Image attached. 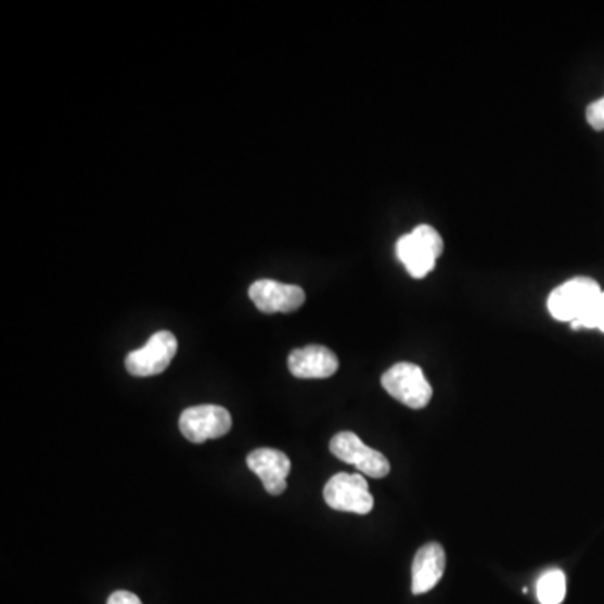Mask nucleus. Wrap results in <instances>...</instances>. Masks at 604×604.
I'll return each mask as SVG.
<instances>
[{
	"label": "nucleus",
	"instance_id": "nucleus-5",
	"mask_svg": "<svg viewBox=\"0 0 604 604\" xmlns=\"http://www.w3.org/2000/svg\"><path fill=\"white\" fill-rule=\"evenodd\" d=\"M232 428V416L219 404L187 408L180 415V432L192 444H204L223 437Z\"/></svg>",
	"mask_w": 604,
	"mask_h": 604
},
{
	"label": "nucleus",
	"instance_id": "nucleus-12",
	"mask_svg": "<svg viewBox=\"0 0 604 604\" xmlns=\"http://www.w3.org/2000/svg\"><path fill=\"white\" fill-rule=\"evenodd\" d=\"M538 600L541 604H561L566 597V576L561 569H551L539 578Z\"/></svg>",
	"mask_w": 604,
	"mask_h": 604
},
{
	"label": "nucleus",
	"instance_id": "nucleus-10",
	"mask_svg": "<svg viewBox=\"0 0 604 604\" xmlns=\"http://www.w3.org/2000/svg\"><path fill=\"white\" fill-rule=\"evenodd\" d=\"M287 364L291 373L300 380L330 378L339 368L336 355L319 345L294 349L287 358Z\"/></svg>",
	"mask_w": 604,
	"mask_h": 604
},
{
	"label": "nucleus",
	"instance_id": "nucleus-14",
	"mask_svg": "<svg viewBox=\"0 0 604 604\" xmlns=\"http://www.w3.org/2000/svg\"><path fill=\"white\" fill-rule=\"evenodd\" d=\"M586 119L596 131H604V98L591 103L586 108Z\"/></svg>",
	"mask_w": 604,
	"mask_h": 604
},
{
	"label": "nucleus",
	"instance_id": "nucleus-4",
	"mask_svg": "<svg viewBox=\"0 0 604 604\" xmlns=\"http://www.w3.org/2000/svg\"><path fill=\"white\" fill-rule=\"evenodd\" d=\"M324 501L334 511L367 515L373 511L375 499L371 496L367 478L361 474H336L324 487Z\"/></svg>",
	"mask_w": 604,
	"mask_h": 604
},
{
	"label": "nucleus",
	"instance_id": "nucleus-2",
	"mask_svg": "<svg viewBox=\"0 0 604 604\" xmlns=\"http://www.w3.org/2000/svg\"><path fill=\"white\" fill-rule=\"evenodd\" d=\"M444 253V241L430 226H419L397 242V256L408 274L423 279L435 269Z\"/></svg>",
	"mask_w": 604,
	"mask_h": 604
},
{
	"label": "nucleus",
	"instance_id": "nucleus-11",
	"mask_svg": "<svg viewBox=\"0 0 604 604\" xmlns=\"http://www.w3.org/2000/svg\"><path fill=\"white\" fill-rule=\"evenodd\" d=\"M446 551L437 542L422 545L412 567V593L425 594L434 590L446 573Z\"/></svg>",
	"mask_w": 604,
	"mask_h": 604
},
{
	"label": "nucleus",
	"instance_id": "nucleus-13",
	"mask_svg": "<svg viewBox=\"0 0 604 604\" xmlns=\"http://www.w3.org/2000/svg\"><path fill=\"white\" fill-rule=\"evenodd\" d=\"M571 327L575 331L600 330L604 333V291L601 293L600 299H597L594 308L591 309L590 314L582 318L581 321H575V323H571Z\"/></svg>",
	"mask_w": 604,
	"mask_h": 604
},
{
	"label": "nucleus",
	"instance_id": "nucleus-3",
	"mask_svg": "<svg viewBox=\"0 0 604 604\" xmlns=\"http://www.w3.org/2000/svg\"><path fill=\"white\" fill-rule=\"evenodd\" d=\"M382 385L395 400L412 410H422L434 397V389L422 368L413 363H397L389 368L382 376Z\"/></svg>",
	"mask_w": 604,
	"mask_h": 604
},
{
	"label": "nucleus",
	"instance_id": "nucleus-6",
	"mask_svg": "<svg viewBox=\"0 0 604 604\" xmlns=\"http://www.w3.org/2000/svg\"><path fill=\"white\" fill-rule=\"evenodd\" d=\"M177 349H179V342L175 334L170 331H158L150 337L143 348L128 355L125 360L128 373L133 376L159 375L170 367Z\"/></svg>",
	"mask_w": 604,
	"mask_h": 604
},
{
	"label": "nucleus",
	"instance_id": "nucleus-15",
	"mask_svg": "<svg viewBox=\"0 0 604 604\" xmlns=\"http://www.w3.org/2000/svg\"><path fill=\"white\" fill-rule=\"evenodd\" d=\"M106 604H143L140 597L130 591H115L112 596L108 597V603Z\"/></svg>",
	"mask_w": 604,
	"mask_h": 604
},
{
	"label": "nucleus",
	"instance_id": "nucleus-9",
	"mask_svg": "<svg viewBox=\"0 0 604 604\" xmlns=\"http://www.w3.org/2000/svg\"><path fill=\"white\" fill-rule=\"evenodd\" d=\"M247 465L271 496H281L287 489L291 460L286 453L274 449H257L247 455Z\"/></svg>",
	"mask_w": 604,
	"mask_h": 604
},
{
	"label": "nucleus",
	"instance_id": "nucleus-8",
	"mask_svg": "<svg viewBox=\"0 0 604 604\" xmlns=\"http://www.w3.org/2000/svg\"><path fill=\"white\" fill-rule=\"evenodd\" d=\"M248 296L264 314L294 312L305 305L306 300V293L299 286L282 284L272 279H260L254 282L248 290Z\"/></svg>",
	"mask_w": 604,
	"mask_h": 604
},
{
	"label": "nucleus",
	"instance_id": "nucleus-1",
	"mask_svg": "<svg viewBox=\"0 0 604 604\" xmlns=\"http://www.w3.org/2000/svg\"><path fill=\"white\" fill-rule=\"evenodd\" d=\"M600 284L591 278H575L549 294L548 309L556 321L575 323L590 314L600 299Z\"/></svg>",
	"mask_w": 604,
	"mask_h": 604
},
{
	"label": "nucleus",
	"instance_id": "nucleus-7",
	"mask_svg": "<svg viewBox=\"0 0 604 604\" xmlns=\"http://www.w3.org/2000/svg\"><path fill=\"white\" fill-rule=\"evenodd\" d=\"M334 457L345 464L357 467L368 477L383 478L389 474V462L378 450L364 446L361 438L352 432H342L334 435L330 444Z\"/></svg>",
	"mask_w": 604,
	"mask_h": 604
}]
</instances>
